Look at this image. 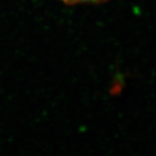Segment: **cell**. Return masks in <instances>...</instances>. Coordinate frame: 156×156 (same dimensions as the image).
I'll return each instance as SVG.
<instances>
[{
  "mask_svg": "<svg viewBox=\"0 0 156 156\" xmlns=\"http://www.w3.org/2000/svg\"><path fill=\"white\" fill-rule=\"evenodd\" d=\"M67 5H79V4H97L106 0H61Z\"/></svg>",
  "mask_w": 156,
  "mask_h": 156,
  "instance_id": "6da1fadb",
  "label": "cell"
}]
</instances>
